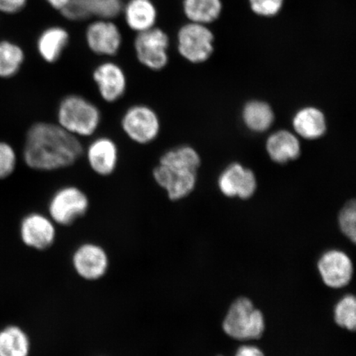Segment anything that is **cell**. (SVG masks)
Wrapping results in <instances>:
<instances>
[{"label": "cell", "mask_w": 356, "mask_h": 356, "mask_svg": "<svg viewBox=\"0 0 356 356\" xmlns=\"http://www.w3.org/2000/svg\"><path fill=\"white\" fill-rule=\"evenodd\" d=\"M83 154L78 137L57 123L40 122L26 133L22 159L33 170L50 172L74 165Z\"/></svg>", "instance_id": "6da1fadb"}, {"label": "cell", "mask_w": 356, "mask_h": 356, "mask_svg": "<svg viewBox=\"0 0 356 356\" xmlns=\"http://www.w3.org/2000/svg\"><path fill=\"white\" fill-rule=\"evenodd\" d=\"M200 156L191 146L169 149L159 159L153 169L156 184L166 191L172 202L188 197L197 184Z\"/></svg>", "instance_id": "7a4b0ae2"}, {"label": "cell", "mask_w": 356, "mask_h": 356, "mask_svg": "<svg viewBox=\"0 0 356 356\" xmlns=\"http://www.w3.org/2000/svg\"><path fill=\"white\" fill-rule=\"evenodd\" d=\"M57 124L76 137H90L99 130L102 113L97 106L86 97L67 95L58 106Z\"/></svg>", "instance_id": "3957f363"}, {"label": "cell", "mask_w": 356, "mask_h": 356, "mask_svg": "<svg viewBox=\"0 0 356 356\" xmlns=\"http://www.w3.org/2000/svg\"><path fill=\"white\" fill-rule=\"evenodd\" d=\"M222 328L227 335L236 340L259 339L265 330L264 314L248 298H238L230 306Z\"/></svg>", "instance_id": "277c9868"}, {"label": "cell", "mask_w": 356, "mask_h": 356, "mask_svg": "<svg viewBox=\"0 0 356 356\" xmlns=\"http://www.w3.org/2000/svg\"><path fill=\"white\" fill-rule=\"evenodd\" d=\"M90 202L86 193L75 186H65L52 195L48 216L56 225L68 227L86 216Z\"/></svg>", "instance_id": "5b68a950"}, {"label": "cell", "mask_w": 356, "mask_h": 356, "mask_svg": "<svg viewBox=\"0 0 356 356\" xmlns=\"http://www.w3.org/2000/svg\"><path fill=\"white\" fill-rule=\"evenodd\" d=\"M124 135L138 145L152 143L159 136L161 122L151 106L136 104L124 111L121 121Z\"/></svg>", "instance_id": "8992f818"}, {"label": "cell", "mask_w": 356, "mask_h": 356, "mask_svg": "<svg viewBox=\"0 0 356 356\" xmlns=\"http://www.w3.org/2000/svg\"><path fill=\"white\" fill-rule=\"evenodd\" d=\"M215 37L207 25L189 22L177 33V50L191 63L207 61L213 52Z\"/></svg>", "instance_id": "52a82bcc"}, {"label": "cell", "mask_w": 356, "mask_h": 356, "mask_svg": "<svg viewBox=\"0 0 356 356\" xmlns=\"http://www.w3.org/2000/svg\"><path fill=\"white\" fill-rule=\"evenodd\" d=\"M169 38L162 29L153 28L137 33L134 49L138 61L145 68L160 71L168 65Z\"/></svg>", "instance_id": "ba28073f"}, {"label": "cell", "mask_w": 356, "mask_h": 356, "mask_svg": "<svg viewBox=\"0 0 356 356\" xmlns=\"http://www.w3.org/2000/svg\"><path fill=\"white\" fill-rule=\"evenodd\" d=\"M72 264L79 277L97 282L108 273L110 261L108 252L99 244L86 243L75 249Z\"/></svg>", "instance_id": "9c48e42d"}, {"label": "cell", "mask_w": 356, "mask_h": 356, "mask_svg": "<svg viewBox=\"0 0 356 356\" xmlns=\"http://www.w3.org/2000/svg\"><path fill=\"white\" fill-rule=\"evenodd\" d=\"M56 225L49 216L38 212L28 213L20 222V237L26 246L47 251L56 239Z\"/></svg>", "instance_id": "30bf717a"}, {"label": "cell", "mask_w": 356, "mask_h": 356, "mask_svg": "<svg viewBox=\"0 0 356 356\" xmlns=\"http://www.w3.org/2000/svg\"><path fill=\"white\" fill-rule=\"evenodd\" d=\"M93 82L102 99L108 104L121 100L127 90V77L121 65L113 61H104L92 72Z\"/></svg>", "instance_id": "8fae6325"}, {"label": "cell", "mask_w": 356, "mask_h": 356, "mask_svg": "<svg viewBox=\"0 0 356 356\" xmlns=\"http://www.w3.org/2000/svg\"><path fill=\"white\" fill-rule=\"evenodd\" d=\"M86 39L88 47L97 56L111 57L122 46V35L111 20L97 19L88 25Z\"/></svg>", "instance_id": "7c38bea8"}, {"label": "cell", "mask_w": 356, "mask_h": 356, "mask_svg": "<svg viewBox=\"0 0 356 356\" xmlns=\"http://www.w3.org/2000/svg\"><path fill=\"white\" fill-rule=\"evenodd\" d=\"M318 267L324 283L328 287H344L353 278V261L345 252L339 250L325 252L320 258Z\"/></svg>", "instance_id": "4fadbf2b"}, {"label": "cell", "mask_w": 356, "mask_h": 356, "mask_svg": "<svg viewBox=\"0 0 356 356\" xmlns=\"http://www.w3.org/2000/svg\"><path fill=\"white\" fill-rule=\"evenodd\" d=\"M86 158L88 166L97 175L111 176L118 165V146L109 137H97L88 145Z\"/></svg>", "instance_id": "5bb4252c"}, {"label": "cell", "mask_w": 356, "mask_h": 356, "mask_svg": "<svg viewBox=\"0 0 356 356\" xmlns=\"http://www.w3.org/2000/svg\"><path fill=\"white\" fill-rule=\"evenodd\" d=\"M221 193L228 197L248 199L254 194L257 180L250 169L233 163L222 172L218 181Z\"/></svg>", "instance_id": "9a60e30c"}, {"label": "cell", "mask_w": 356, "mask_h": 356, "mask_svg": "<svg viewBox=\"0 0 356 356\" xmlns=\"http://www.w3.org/2000/svg\"><path fill=\"white\" fill-rule=\"evenodd\" d=\"M128 28L137 33L154 28L157 8L151 0H129L122 13Z\"/></svg>", "instance_id": "2e32d148"}, {"label": "cell", "mask_w": 356, "mask_h": 356, "mask_svg": "<svg viewBox=\"0 0 356 356\" xmlns=\"http://www.w3.org/2000/svg\"><path fill=\"white\" fill-rule=\"evenodd\" d=\"M70 42V34L59 26H50L40 34L37 50L42 59L49 64L59 60Z\"/></svg>", "instance_id": "e0dca14e"}, {"label": "cell", "mask_w": 356, "mask_h": 356, "mask_svg": "<svg viewBox=\"0 0 356 356\" xmlns=\"http://www.w3.org/2000/svg\"><path fill=\"white\" fill-rule=\"evenodd\" d=\"M267 153L275 163H286L300 154V144L295 135L287 131L273 134L266 142Z\"/></svg>", "instance_id": "ac0fdd59"}, {"label": "cell", "mask_w": 356, "mask_h": 356, "mask_svg": "<svg viewBox=\"0 0 356 356\" xmlns=\"http://www.w3.org/2000/svg\"><path fill=\"white\" fill-rule=\"evenodd\" d=\"M293 126L296 131L307 140L318 139L327 130L323 113L315 108H305L298 111L293 118Z\"/></svg>", "instance_id": "d6986e66"}, {"label": "cell", "mask_w": 356, "mask_h": 356, "mask_svg": "<svg viewBox=\"0 0 356 356\" xmlns=\"http://www.w3.org/2000/svg\"><path fill=\"white\" fill-rule=\"evenodd\" d=\"M182 8L191 22L207 25L219 19L222 4L221 0H184Z\"/></svg>", "instance_id": "ffe728a7"}, {"label": "cell", "mask_w": 356, "mask_h": 356, "mask_svg": "<svg viewBox=\"0 0 356 356\" xmlns=\"http://www.w3.org/2000/svg\"><path fill=\"white\" fill-rule=\"evenodd\" d=\"M25 58L20 44L7 39L0 40V79L15 77L20 72Z\"/></svg>", "instance_id": "44dd1931"}, {"label": "cell", "mask_w": 356, "mask_h": 356, "mask_svg": "<svg viewBox=\"0 0 356 356\" xmlns=\"http://www.w3.org/2000/svg\"><path fill=\"white\" fill-rule=\"evenodd\" d=\"M30 338L17 326H8L0 331V356H29Z\"/></svg>", "instance_id": "7402d4cb"}, {"label": "cell", "mask_w": 356, "mask_h": 356, "mask_svg": "<svg viewBox=\"0 0 356 356\" xmlns=\"http://www.w3.org/2000/svg\"><path fill=\"white\" fill-rule=\"evenodd\" d=\"M243 118L245 124L251 131L264 132L273 124L274 113L266 102L252 101L245 106Z\"/></svg>", "instance_id": "603a6c76"}, {"label": "cell", "mask_w": 356, "mask_h": 356, "mask_svg": "<svg viewBox=\"0 0 356 356\" xmlns=\"http://www.w3.org/2000/svg\"><path fill=\"white\" fill-rule=\"evenodd\" d=\"M335 321L338 326L354 332L356 327V301L354 296L348 295L337 302Z\"/></svg>", "instance_id": "cb8c5ba5"}, {"label": "cell", "mask_w": 356, "mask_h": 356, "mask_svg": "<svg viewBox=\"0 0 356 356\" xmlns=\"http://www.w3.org/2000/svg\"><path fill=\"white\" fill-rule=\"evenodd\" d=\"M91 16L97 19L113 20L122 13V0H88Z\"/></svg>", "instance_id": "d4e9b609"}, {"label": "cell", "mask_w": 356, "mask_h": 356, "mask_svg": "<svg viewBox=\"0 0 356 356\" xmlns=\"http://www.w3.org/2000/svg\"><path fill=\"white\" fill-rule=\"evenodd\" d=\"M17 155L13 147L6 141L0 140V180L7 179L15 172Z\"/></svg>", "instance_id": "484cf974"}, {"label": "cell", "mask_w": 356, "mask_h": 356, "mask_svg": "<svg viewBox=\"0 0 356 356\" xmlns=\"http://www.w3.org/2000/svg\"><path fill=\"white\" fill-rule=\"evenodd\" d=\"M60 13L65 19L73 22L84 21L92 17L88 0H70Z\"/></svg>", "instance_id": "4316f807"}, {"label": "cell", "mask_w": 356, "mask_h": 356, "mask_svg": "<svg viewBox=\"0 0 356 356\" xmlns=\"http://www.w3.org/2000/svg\"><path fill=\"white\" fill-rule=\"evenodd\" d=\"M356 210L355 203L354 200L347 204L341 211L339 216V225L342 233H343L347 238L351 240L353 243L356 240Z\"/></svg>", "instance_id": "83f0119b"}, {"label": "cell", "mask_w": 356, "mask_h": 356, "mask_svg": "<svg viewBox=\"0 0 356 356\" xmlns=\"http://www.w3.org/2000/svg\"><path fill=\"white\" fill-rule=\"evenodd\" d=\"M248 2L257 15L271 17L277 16L282 10L284 0H248Z\"/></svg>", "instance_id": "f1b7e54d"}, {"label": "cell", "mask_w": 356, "mask_h": 356, "mask_svg": "<svg viewBox=\"0 0 356 356\" xmlns=\"http://www.w3.org/2000/svg\"><path fill=\"white\" fill-rule=\"evenodd\" d=\"M29 0H0V13L15 15L24 10Z\"/></svg>", "instance_id": "f546056e"}, {"label": "cell", "mask_w": 356, "mask_h": 356, "mask_svg": "<svg viewBox=\"0 0 356 356\" xmlns=\"http://www.w3.org/2000/svg\"><path fill=\"white\" fill-rule=\"evenodd\" d=\"M235 356H265V355L254 346H243L239 347Z\"/></svg>", "instance_id": "4dcf8cb0"}, {"label": "cell", "mask_w": 356, "mask_h": 356, "mask_svg": "<svg viewBox=\"0 0 356 356\" xmlns=\"http://www.w3.org/2000/svg\"><path fill=\"white\" fill-rule=\"evenodd\" d=\"M49 6L55 8L56 10L60 11L68 3L70 0H44Z\"/></svg>", "instance_id": "1f68e13d"}, {"label": "cell", "mask_w": 356, "mask_h": 356, "mask_svg": "<svg viewBox=\"0 0 356 356\" xmlns=\"http://www.w3.org/2000/svg\"><path fill=\"white\" fill-rule=\"evenodd\" d=\"M219 356H222V355H219Z\"/></svg>", "instance_id": "d6a6232c"}]
</instances>
